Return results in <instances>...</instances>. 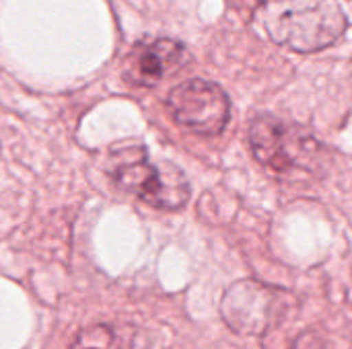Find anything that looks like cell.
<instances>
[{
  "instance_id": "obj_1",
  "label": "cell",
  "mask_w": 352,
  "mask_h": 349,
  "mask_svg": "<svg viewBox=\"0 0 352 349\" xmlns=\"http://www.w3.org/2000/svg\"><path fill=\"white\" fill-rule=\"evenodd\" d=\"M264 27L278 45L311 53L342 37L346 14L338 0H264Z\"/></svg>"
},
{
  "instance_id": "obj_5",
  "label": "cell",
  "mask_w": 352,
  "mask_h": 349,
  "mask_svg": "<svg viewBox=\"0 0 352 349\" xmlns=\"http://www.w3.org/2000/svg\"><path fill=\"white\" fill-rule=\"evenodd\" d=\"M167 107L179 125L204 136L221 134L231 111L227 93L202 78H192L175 86L167 97Z\"/></svg>"
},
{
  "instance_id": "obj_3",
  "label": "cell",
  "mask_w": 352,
  "mask_h": 349,
  "mask_svg": "<svg viewBox=\"0 0 352 349\" xmlns=\"http://www.w3.org/2000/svg\"><path fill=\"white\" fill-rule=\"evenodd\" d=\"M291 294L283 288H272L256 280L233 284L223 300L221 315L225 323L241 335H266L287 315Z\"/></svg>"
},
{
  "instance_id": "obj_4",
  "label": "cell",
  "mask_w": 352,
  "mask_h": 349,
  "mask_svg": "<svg viewBox=\"0 0 352 349\" xmlns=\"http://www.w3.org/2000/svg\"><path fill=\"white\" fill-rule=\"evenodd\" d=\"M250 146L254 156L272 171L311 169L320 158V144L299 125L278 117L262 115L250 125Z\"/></svg>"
},
{
  "instance_id": "obj_6",
  "label": "cell",
  "mask_w": 352,
  "mask_h": 349,
  "mask_svg": "<svg viewBox=\"0 0 352 349\" xmlns=\"http://www.w3.org/2000/svg\"><path fill=\"white\" fill-rule=\"evenodd\" d=\"M188 60L186 47L175 39L140 41L124 64L126 80L140 86H155L163 78L171 76Z\"/></svg>"
},
{
  "instance_id": "obj_2",
  "label": "cell",
  "mask_w": 352,
  "mask_h": 349,
  "mask_svg": "<svg viewBox=\"0 0 352 349\" xmlns=\"http://www.w3.org/2000/svg\"><path fill=\"white\" fill-rule=\"evenodd\" d=\"M109 175L118 187L159 210H179L190 200V183L173 163H153L142 144L111 150Z\"/></svg>"
},
{
  "instance_id": "obj_7",
  "label": "cell",
  "mask_w": 352,
  "mask_h": 349,
  "mask_svg": "<svg viewBox=\"0 0 352 349\" xmlns=\"http://www.w3.org/2000/svg\"><path fill=\"white\" fill-rule=\"evenodd\" d=\"M68 349H136V329L130 325L95 323L80 329Z\"/></svg>"
}]
</instances>
